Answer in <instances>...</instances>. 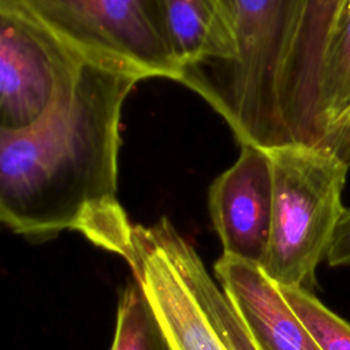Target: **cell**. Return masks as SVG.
Instances as JSON below:
<instances>
[{
    "label": "cell",
    "mask_w": 350,
    "mask_h": 350,
    "mask_svg": "<svg viewBox=\"0 0 350 350\" xmlns=\"http://www.w3.org/2000/svg\"><path fill=\"white\" fill-rule=\"evenodd\" d=\"M138 77L83 62L48 111L22 130L0 129V219L44 241L64 230L126 260L133 228L118 198L120 119Z\"/></svg>",
    "instance_id": "6da1fadb"
},
{
    "label": "cell",
    "mask_w": 350,
    "mask_h": 350,
    "mask_svg": "<svg viewBox=\"0 0 350 350\" xmlns=\"http://www.w3.org/2000/svg\"><path fill=\"white\" fill-rule=\"evenodd\" d=\"M234 56L183 68L178 82L201 96L231 127L239 144H288L280 90L306 0H226Z\"/></svg>",
    "instance_id": "7a4b0ae2"
},
{
    "label": "cell",
    "mask_w": 350,
    "mask_h": 350,
    "mask_svg": "<svg viewBox=\"0 0 350 350\" xmlns=\"http://www.w3.org/2000/svg\"><path fill=\"white\" fill-rule=\"evenodd\" d=\"M267 150L273 201L262 271L279 287L309 290L346 211L342 196L350 165L324 145L290 142Z\"/></svg>",
    "instance_id": "3957f363"
},
{
    "label": "cell",
    "mask_w": 350,
    "mask_h": 350,
    "mask_svg": "<svg viewBox=\"0 0 350 350\" xmlns=\"http://www.w3.org/2000/svg\"><path fill=\"white\" fill-rule=\"evenodd\" d=\"M83 60L179 81L165 0H18Z\"/></svg>",
    "instance_id": "277c9868"
},
{
    "label": "cell",
    "mask_w": 350,
    "mask_h": 350,
    "mask_svg": "<svg viewBox=\"0 0 350 350\" xmlns=\"http://www.w3.org/2000/svg\"><path fill=\"white\" fill-rule=\"evenodd\" d=\"M83 62L18 0H0V129L37 122Z\"/></svg>",
    "instance_id": "5b68a950"
},
{
    "label": "cell",
    "mask_w": 350,
    "mask_h": 350,
    "mask_svg": "<svg viewBox=\"0 0 350 350\" xmlns=\"http://www.w3.org/2000/svg\"><path fill=\"white\" fill-rule=\"evenodd\" d=\"M183 238L168 217L134 224L127 261L172 350H228L198 299L185 268Z\"/></svg>",
    "instance_id": "8992f818"
},
{
    "label": "cell",
    "mask_w": 350,
    "mask_h": 350,
    "mask_svg": "<svg viewBox=\"0 0 350 350\" xmlns=\"http://www.w3.org/2000/svg\"><path fill=\"white\" fill-rule=\"evenodd\" d=\"M272 201L268 150L241 144L237 161L209 189V213L223 256L262 268L271 239Z\"/></svg>",
    "instance_id": "52a82bcc"
},
{
    "label": "cell",
    "mask_w": 350,
    "mask_h": 350,
    "mask_svg": "<svg viewBox=\"0 0 350 350\" xmlns=\"http://www.w3.org/2000/svg\"><path fill=\"white\" fill-rule=\"evenodd\" d=\"M213 271L258 350H321L261 267L221 256Z\"/></svg>",
    "instance_id": "ba28073f"
},
{
    "label": "cell",
    "mask_w": 350,
    "mask_h": 350,
    "mask_svg": "<svg viewBox=\"0 0 350 350\" xmlns=\"http://www.w3.org/2000/svg\"><path fill=\"white\" fill-rule=\"evenodd\" d=\"M175 53L185 68L234 56V36L226 0H165ZM183 72V71H182Z\"/></svg>",
    "instance_id": "9c48e42d"
},
{
    "label": "cell",
    "mask_w": 350,
    "mask_h": 350,
    "mask_svg": "<svg viewBox=\"0 0 350 350\" xmlns=\"http://www.w3.org/2000/svg\"><path fill=\"white\" fill-rule=\"evenodd\" d=\"M350 104V0H340L320 67L316 130L321 145L328 129Z\"/></svg>",
    "instance_id": "30bf717a"
},
{
    "label": "cell",
    "mask_w": 350,
    "mask_h": 350,
    "mask_svg": "<svg viewBox=\"0 0 350 350\" xmlns=\"http://www.w3.org/2000/svg\"><path fill=\"white\" fill-rule=\"evenodd\" d=\"M183 261L198 299L228 350H258L234 306L219 283L208 273L198 253L189 241L183 247Z\"/></svg>",
    "instance_id": "8fae6325"
},
{
    "label": "cell",
    "mask_w": 350,
    "mask_h": 350,
    "mask_svg": "<svg viewBox=\"0 0 350 350\" xmlns=\"http://www.w3.org/2000/svg\"><path fill=\"white\" fill-rule=\"evenodd\" d=\"M111 350H172L142 286L135 278L122 291Z\"/></svg>",
    "instance_id": "7c38bea8"
},
{
    "label": "cell",
    "mask_w": 350,
    "mask_h": 350,
    "mask_svg": "<svg viewBox=\"0 0 350 350\" xmlns=\"http://www.w3.org/2000/svg\"><path fill=\"white\" fill-rule=\"evenodd\" d=\"M279 290L321 350H350V324L320 302L310 290L304 287H279Z\"/></svg>",
    "instance_id": "4fadbf2b"
},
{
    "label": "cell",
    "mask_w": 350,
    "mask_h": 350,
    "mask_svg": "<svg viewBox=\"0 0 350 350\" xmlns=\"http://www.w3.org/2000/svg\"><path fill=\"white\" fill-rule=\"evenodd\" d=\"M340 0H306L301 30L313 44H324Z\"/></svg>",
    "instance_id": "5bb4252c"
},
{
    "label": "cell",
    "mask_w": 350,
    "mask_h": 350,
    "mask_svg": "<svg viewBox=\"0 0 350 350\" xmlns=\"http://www.w3.org/2000/svg\"><path fill=\"white\" fill-rule=\"evenodd\" d=\"M325 258L329 267L350 265V208H346L338 223Z\"/></svg>",
    "instance_id": "9a60e30c"
},
{
    "label": "cell",
    "mask_w": 350,
    "mask_h": 350,
    "mask_svg": "<svg viewBox=\"0 0 350 350\" xmlns=\"http://www.w3.org/2000/svg\"><path fill=\"white\" fill-rule=\"evenodd\" d=\"M321 145L336 152L350 165V104L328 129Z\"/></svg>",
    "instance_id": "2e32d148"
}]
</instances>
